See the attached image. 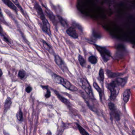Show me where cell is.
<instances>
[{"label":"cell","instance_id":"obj_1","mask_svg":"<svg viewBox=\"0 0 135 135\" xmlns=\"http://www.w3.org/2000/svg\"><path fill=\"white\" fill-rule=\"evenodd\" d=\"M34 8L36 10L38 15L39 16V17L42 22L41 27L42 30L45 34L50 37L51 36V32L50 24L45 17L43 10L40 5L37 3H36L35 4Z\"/></svg>","mask_w":135,"mask_h":135},{"label":"cell","instance_id":"obj_2","mask_svg":"<svg viewBox=\"0 0 135 135\" xmlns=\"http://www.w3.org/2000/svg\"><path fill=\"white\" fill-rule=\"evenodd\" d=\"M52 77L55 82L59 84H61L65 88L72 91H75L77 90V88L74 85H72L70 82H69L67 80L63 78L60 76L56 74L52 75Z\"/></svg>","mask_w":135,"mask_h":135},{"label":"cell","instance_id":"obj_3","mask_svg":"<svg viewBox=\"0 0 135 135\" xmlns=\"http://www.w3.org/2000/svg\"><path fill=\"white\" fill-rule=\"evenodd\" d=\"M80 82L82 88H83L89 97L92 99H95L92 88L88 81L85 78H82L80 79Z\"/></svg>","mask_w":135,"mask_h":135},{"label":"cell","instance_id":"obj_4","mask_svg":"<svg viewBox=\"0 0 135 135\" xmlns=\"http://www.w3.org/2000/svg\"><path fill=\"white\" fill-rule=\"evenodd\" d=\"M95 46L99 52L104 62H107L110 60L111 57L110 51L105 47H102L98 45H95Z\"/></svg>","mask_w":135,"mask_h":135},{"label":"cell","instance_id":"obj_5","mask_svg":"<svg viewBox=\"0 0 135 135\" xmlns=\"http://www.w3.org/2000/svg\"><path fill=\"white\" fill-rule=\"evenodd\" d=\"M108 105L110 110V115L111 121H113V120H115L117 121H120L121 119V115L119 111L116 109L115 105L110 102L109 104Z\"/></svg>","mask_w":135,"mask_h":135},{"label":"cell","instance_id":"obj_6","mask_svg":"<svg viewBox=\"0 0 135 135\" xmlns=\"http://www.w3.org/2000/svg\"><path fill=\"white\" fill-rule=\"evenodd\" d=\"M107 88L111 92L110 99L112 101H114L119 94V89L116 87L111 82H110L107 85Z\"/></svg>","mask_w":135,"mask_h":135},{"label":"cell","instance_id":"obj_7","mask_svg":"<svg viewBox=\"0 0 135 135\" xmlns=\"http://www.w3.org/2000/svg\"><path fill=\"white\" fill-rule=\"evenodd\" d=\"M42 5L44 8V11H45L46 14L48 16V18L50 19V20L51 21L53 24L56 27H57L58 26V21H57V19L56 18V16L53 14V13L52 12L50 9L46 7L44 5Z\"/></svg>","mask_w":135,"mask_h":135},{"label":"cell","instance_id":"obj_8","mask_svg":"<svg viewBox=\"0 0 135 135\" xmlns=\"http://www.w3.org/2000/svg\"><path fill=\"white\" fill-rule=\"evenodd\" d=\"M128 77L122 78H117L114 80L112 81L113 84L117 88H119L120 87H124L126 85L128 81Z\"/></svg>","mask_w":135,"mask_h":135},{"label":"cell","instance_id":"obj_9","mask_svg":"<svg viewBox=\"0 0 135 135\" xmlns=\"http://www.w3.org/2000/svg\"><path fill=\"white\" fill-rule=\"evenodd\" d=\"M66 33L69 36L73 39H78L79 37L75 28L73 27H68L66 30Z\"/></svg>","mask_w":135,"mask_h":135},{"label":"cell","instance_id":"obj_10","mask_svg":"<svg viewBox=\"0 0 135 135\" xmlns=\"http://www.w3.org/2000/svg\"><path fill=\"white\" fill-rule=\"evenodd\" d=\"M55 61L56 63L61 69L63 71H65V70H66V67L65 63L60 56L58 55L55 56Z\"/></svg>","mask_w":135,"mask_h":135},{"label":"cell","instance_id":"obj_11","mask_svg":"<svg viewBox=\"0 0 135 135\" xmlns=\"http://www.w3.org/2000/svg\"><path fill=\"white\" fill-rule=\"evenodd\" d=\"M2 1L8 7L14 11L15 12H16V14H17L18 12V9L17 8V7L12 3V1H11L10 0H2Z\"/></svg>","mask_w":135,"mask_h":135},{"label":"cell","instance_id":"obj_12","mask_svg":"<svg viewBox=\"0 0 135 135\" xmlns=\"http://www.w3.org/2000/svg\"><path fill=\"white\" fill-rule=\"evenodd\" d=\"M107 75V77L109 78H117L123 75V74L120 73H115V72H112L109 70H107L106 71Z\"/></svg>","mask_w":135,"mask_h":135},{"label":"cell","instance_id":"obj_13","mask_svg":"<svg viewBox=\"0 0 135 135\" xmlns=\"http://www.w3.org/2000/svg\"><path fill=\"white\" fill-rule=\"evenodd\" d=\"M131 95L130 90L129 89L126 90L123 93V99L124 103H127L130 99Z\"/></svg>","mask_w":135,"mask_h":135},{"label":"cell","instance_id":"obj_14","mask_svg":"<svg viewBox=\"0 0 135 135\" xmlns=\"http://www.w3.org/2000/svg\"><path fill=\"white\" fill-rule=\"evenodd\" d=\"M54 92H55L56 95H57L58 98L60 100V101H61L63 103H64L65 104L68 105V106H70V102H69L68 99H66L65 98V97H62L61 95H60L59 94V93L57 91H56V90H54Z\"/></svg>","mask_w":135,"mask_h":135},{"label":"cell","instance_id":"obj_15","mask_svg":"<svg viewBox=\"0 0 135 135\" xmlns=\"http://www.w3.org/2000/svg\"><path fill=\"white\" fill-rule=\"evenodd\" d=\"M12 104V101L10 97H8L6 100L5 104V107H4V112H6L10 107V105Z\"/></svg>","mask_w":135,"mask_h":135},{"label":"cell","instance_id":"obj_16","mask_svg":"<svg viewBox=\"0 0 135 135\" xmlns=\"http://www.w3.org/2000/svg\"><path fill=\"white\" fill-rule=\"evenodd\" d=\"M42 42L44 47L45 48V49L46 50H47L50 53L52 54H54V52L53 50L52 49V48L51 47L50 45L46 42L44 41V40H42Z\"/></svg>","mask_w":135,"mask_h":135},{"label":"cell","instance_id":"obj_17","mask_svg":"<svg viewBox=\"0 0 135 135\" xmlns=\"http://www.w3.org/2000/svg\"><path fill=\"white\" fill-rule=\"evenodd\" d=\"M93 86H94V88L98 92V93L99 94V98H100V100L102 101V89L101 88L99 87V86L97 85V83H96L95 82H94L93 83Z\"/></svg>","mask_w":135,"mask_h":135},{"label":"cell","instance_id":"obj_18","mask_svg":"<svg viewBox=\"0 0 135 135\" xmlns=\"http://www.w3.org/2000/svg\"><path fill=\"white\" fill-rule=\"evenodd\" d=\"M57 18L58 19L59 21L60 22L61 25L64 27H66L68 26V23L67 21L65 20L60 15H57Z\"/></svg>","mask_w":135,"mask_h":135},{"label":"cell","instance_id":"obj_19","mask_svg":"<svg viewBox=\"0 0 135 135\" xmlns=\"http://www.w3.org/2000/svg\"><path fill=\"white\" fill-rule=\"evenodd\" d=\"M88 61L92 64H95L97 63V59L94 56H91L88 58Z\"/></svg>","mask_w":135,"mask_h":135},{"label":"cell","instance_id":"obj_20","mask_svg":"<svg viewBox=\"0 0 135 135\" xmlns=\"http://www.w3.org/2000/svg\"><path fill=\"white\" fill-rule=\"evenodd\" d=\"M99 80L102 82H104V70L103 69L101 68L99 71Z\"/></svg>","mask_w":135,"mask_h":135},{"label":"cell","instance_id":"obj_21","mask_svg":"<svg viewBox=\"0 0 135 135\" xmlns=\"http://www.w3.org/2000/svg\"><path fill=\"white\" fill-rule=\"evenodd\" d=\"M77 126L78 128V130L80 131V132L81 133L82 135H89V133L87 132L85 129L83 128L82 127H81L79 124H77Z\"/></svg>","mask_w":135,"mask_h":135},{"label":"cell","instance_id":"obj_22","mask_svg":"<svg viewBox=\"0 0 135 135\" xmlns=\"http://www.w3.org/2000/svg\"><path fill=\"white\" fill-rule=\"evenodd\" d=\"M1 37H3V39L6 42H7L8 43H10V41L9 40V39L8 38L7 36H6L4 34L3 32V31L2 27H1Z\"/></svg>","mask_w":135,"mask_h":135},{"label":"cell","instance_id":"obj_23","mask_svg":"<svg viewBox=\"0 0 135 135\" xmlns=\"http://www.w3.org/2000/svg\"><path fill=\"white\" fill-rule=\"evenodd\" d=\"M11 1H12V2L14 3V4L15 5V6H17L19 9H20V11L24 14V10H23V9L22 8L21 6H20V3L18 2V0H11Z\"/></svg>","mask_w":135,"mask_h":135},{"label":"cell","instance_id":"obj_24","mask_svg":"<svg viewBox=\"0 0 135 135\" xmlns=\"http://www.w3.org/2000/svg\"><path fill=\"white\" fill-rule=\"evenodd\" d=\"M78 60L80 64L82 67H84L86 63V61L81 55H79L78 56Z\"/></svg>","mask_w":135,"mask_h":135},{"label":"cell","instance_id":"obj_25","mask_svg":"<svg viewBox=\"0 0 135 135\" xmlns=\"http://www.w3.org/2000/svg\"><path fill=\"white\" fill-rule=\"evenodd\" d=\"M42 87L43 89L46 90V93L45 95V97L46 98L50 97L51 95L50 91L49 90L48 86H42Z\"/></svg>","mask_w":135,"mask_h":135},{"label":"cell","instance_id":"obj_26","mask_svg":"<svg viewBox=\"0 0 135 135\" xmlns=\"http://www.w3.org/2000/svg\"><path fill=\"white\" fill-rule=\"evenodd\" d=\"M16 116L17 118L20 121H22L23 120V113L22 112V111H19L18 112L17 114H16Z\"/></svg>","mask_w":135,"mask_h":135},{"label":"cell","instance_id":"obj_27","mask_svg":"<svg viewBox=\"0 0 135 135\" xmlns=\"http://www.w3.org/2000/svg\"><path fill=\"white\" fill-rule=\"evenodd\" d=\"M25 73L24 71L22 70L20 71L18 73V77L21 79L24 78L25 77Z\"/></svg>","mask_w":135,"mask_h":135},{"label":"cell","instance_id":"obj_28","mask_svg":"<svg viewBox=\"0 0 135 135\" xmlns=\"http://www.w3.org/2000/svg\"><path fill=\"white\" fill-rule=\"evenodd\" d=\"M32 90V88L30 86L27 87L25 89V91L28 93H30L31 92Z\"/></svg>","mask_w":135,"mask_h":135},{"label":"cell","instance_id":"obj_29","mask_svg":"<svg viewBox=\"0 0 135 135\" xmlns=\"http://www.w3.org/2000/svg\"><path fill=\"white\" fill-rule=\"evenodd\" d=\"M132 133L133 135H135V130H133L132 131Z\"/></svg>","mask_w":135,"mask_h":135},{"label":"cell","instance_id":"obj_30","mask_svg":"<svg viewBox=\"0 0 135 135\" xmlns=\"http://www.w3.org/2000/svg\"><path fill=\"white\" fill-rule=\"evenodd\" d=\"M2 74H3V73H2V70H1V76L2 75Z\"/></svg>","mask_w":135,"mask_h":135}]
</instances>
